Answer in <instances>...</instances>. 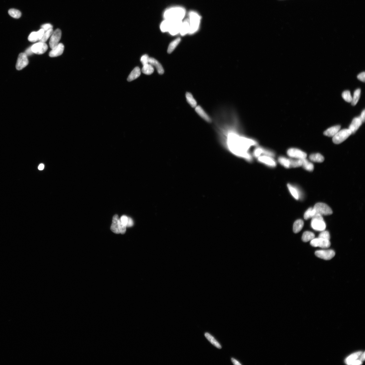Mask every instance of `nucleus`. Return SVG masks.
I'll return each instance as SVG.
<instances>
[{
    "mask_svg": "<svg viewBox=\"0 0 365 365\" xmlns=\"http://www.w3.org/2000/svg\"><path fill=\"white\" fill-rule=\"evenodd\" d=\"M240 132V130H235L228 134V148L235 155L251 162L253 157L250 152V149L251 147L258 146V143L254 139L244 136Z\"/></svg>",
    "mask_w": 365,
    "mask_h": 365,
    "instance_id": "f257e3e1",
    "label": "nucleus"
},
{
    "mask_svg": "<svg viewBox=\"0 0 365 365\" xmlns=\"http://www.w3.org/2000/svg\"><path fill=\"white\" fill-rule=\"evenodd\" d=\"M185 9L181 6H174L168 9L164 12L165 19L173 21H182L186 14Z\"/></svg>",
    "mask_w": 365,
    "mask_h": 365,
    "instance_id": "f03ea898",
    "label": "nucleus"
},
{
    "mask_svg": "<svg viewBox=\"0 0 365 365\" xmlns=\"http://www.w3.org/2000/svg\"><path fill=\"white\" fill-rule=\"evenodd\" d=\"M190 25V34L195 33L198 31L201 23V17L197 12L192 11L190 12L188 19Z\"/></svg>",
    "mask_w": 365,
    "mask_h": 365,
    "instance_id": "7ed1b4c3",
    "label": "nucleus"
},
{
    "mask_svg": "<svg viewBox=\"0 0 365 365\" xmlns=\"http://www.w3.org/2000/svg\"><path fill=\"white\" fill-rule=\"evenodd\" d=\"M365 352L363 353L361 351L357 352L347 357L345 359V362L348 365H361L365 360Z\"/></svg>",
    "mask_w": 365,
    "mask_h": 365,
    "instance_id": "20e7f679",
    "label": "nucleus"
},
{
    "mask_svg": "<svg viewBox=\"0 0 365 365\" xmlns=\"http://www.w3.org/2000/svg\"><path fill=\"white\" fill-rule=\"evenodd\" d=\"M312 218L311 226L313 229L319 231L325 230L326 224L322 215L315 214Z\"/></svg>",
    "mask_w": 365,
    "mask_h": 365,
    "instance_id": "39448f33",
    "label": "nucleus"
},
{
    "mask_svg": "<svg viewBox=\"0 0 365 365\" xmlns=\"http://www.w3.org/2000/svg\"><path fill=\"white\" fill-rule=\"evenodd\" d=\"M351 134V132L349 129H342L341 131H339L337 134L333 137V141L335 144H340L347 140Z\"/></svg>",
    "mask_w": 365,
    "mask_h": 365,
    "instance_id": "423d86ee",
    "label": "nucleus"
},
{
    "mask_svg": "<svg viewBox=\"0 0 365 365\" xmlns=\"http://www.w3.org/2000/svg\"><path fill=\"white\" fill-rule=\"evenodd\" d=\"M313 208L315 211L316 214H318L322 215H330L333 213L331 208L328 205L324 203H316Z\"/></svg>",
    "mask_w": 365,
    "mask_h": 365,
    "instance_id": "0eeeda50",
    "label": "nucleus"
},
{
    "mask_svg": "<svg viewBox=\"0 0 365 365\" xmlns=\"http://www.w3.org/2000/svg\"><path fill=\"white\" fill-rule=\"evenodd\" d=\"M253 156L256 158L259 156L265 155L274 157L275 156V153L272 150L263 147L257 146L255 148L253 153Z\"/></svg>",
    "mask_w": 365,
    "mask_h": 365,
    "instance_id": "6e6552de",
    "label": "nucleus"
},
{
    "mask_svg": "<svg viewBox=\"0 0 365 365\" xmlns=\"http://www.w3.org/2000/svg\"><path fill=\"white\" fill-rule=\"evenodd\" d=\"M287 155L289 157L296 159H301L306 158L307 154L298 148H290L287 151Z\"/></svg>",
    "mask_w": 365,
    "mask_h": 365,
    "instance_id": "1a4fd4ad",
    "label": "nucleus"
},
{
    "mask_svg": "<svg viewBox=\"0 0 365 365\" xmlns=\"http://www.w3.org/2000/svg\"><path fill=\"white\" fill-rule=\"evenodd\" d=\"M274 157L265 155H261L257 158L258 162L262 163L268 167L274 168L277 166L276 161Z\"/></svg>",
    "mask_w": 365,
    "mask_h": 365,
    "instance_id": "9d476101",
    "label": "nucleus"
},
{
    "mask_svg": "<svg viewBox=\"0 0 365 365\" xmlns=\"http://www.w3.org/2000/svg\"><path fill=\"white\" fill-rule=\"evenodd\" d=\"M311 244L315 247H319L323 248H327L330 247V240L319 238H315L311 241Z\"/></svg>",
    "mask_w": 365,
    "mask_h": 365,
    "instance_id": "9b49d317",
    "label": "nucleus"
},
{
    "mask_svg": "<svg viewBox=\"0 0 365 365\" xmlns=\"http://www.w3.org/2000/svg\"><path fill=\"white\" fill-rule=\"evenodd\" d=\"M316 256L325 260H330L335 255V251L332 250H321L316 251L315 253Z\"/></svg>",
    "mask_w": 365,
    "mask_h": 365,
    "instance_id": "f8f14e48",
    "label": "nucleus"
},
{
    "mask_svg": "<svg viewBox=\"0 0 365 365\" xmlns=\"http://www.w3.org/2000/svg\"><path fill=\"white\" fill-rule=\"evenodd\" d=\"M62 35V32L59 29L55 31L51 35L50 41V46L51 49L55 47L59 44Z\"/></svg>",
    "mask_w": 365,
    "mask_h": 365,
    "instance_id": "ddd939ff",
    "label": "nucleus"
},
{
    "mask_svg": "<svg viewBox=\"0 0 365 365\" xmlns=\"http://www.w3.org/2000/svg\"><path fill=\"white\" fill-rule=\"evenodd\" d=\"M28 63V61L26 54L24 53H20L19 55L16 68L19 70H22L27 66Z\"/></svg>",
    "mask_w": 365,
    "mask_h": 365,
    "instance_id": "4468645a",
    "label": "nucleus"
},
{
    "mask_svg": "<svg viewBox=\"0 0 365 365\" xmlns=\"http://www.w3.org/2000/svg\"><path fill=\"white\" fill-rule=\"evenodd\" d=\"M48 48L47 45L46 43L40 42L34 44L31 47V49L33 53L41 54L46 52L48 49Z\"/></svg>",
    "mask_w": 365,
    "mask_h": 365,
    "instance_id": "2eb2a0df",
    "label": "nucleus"
},
{
    "mask_svg": "<svg viewBox=\"0 0 365 365\" xmlns=\"http://www.w3.org/2000/svg\"><path fill=\"white\" fill-rule=\"evenodd\" d=\"M64 49V45L61 43H59L52 49L49 53V56L51 57L59 56L63 54Z\"/></svg>",
    "mask_w": 365,
    "mask_h": 365,
    "instance_id": "dca6fc26",
    "label": "nucleus"
},
{
    "mask_svg": "<svg viewBox=\"0 0 365 365\" xmlns=\"http://www.w3.org/2000/svg\"><path fill=\"white\" fill-rule=\"evenodd\" d=\"M45 31L42 28L37 32H33L29 35L28 40L31 42H35L40 40L43 37Z\"/></svg>",
    "mask_w": 365,
    "mask_h": 365,
    "instance_id": "f3484780",
    "label": "nucleus"
},
{
    "mask_svg": "<svg viewBox=\"0 0 365 365\" xmlns=\"http://www.w3.org/2000/svg\"><path fill=\"white\" fill-rule=\"evenodd\" d=\"M362 123L359 117L354 118L348 128L351 131L352 134L355 133Z\"/></svg>",
    "mask_w": 365,
    "mask_h": 365,
    "instance_id": "a211bd4d",
    "label": "nucleus"
},
{
    "mask_svg": "<svg viewBox=\"0 0 365 365\" xmlns=\"http://www.w3.org/2000/svg\"><path fill=\"white\" fill-rule=\"evenodd\" d=\"M182 23V21H174L169 31V34L174 35L180 33Z\"/></svg>",
    "mask_w": 365,
    "mask_h": 365,
    "instance_id": "6ab92c4d",
    "label": "nucleus"
},
{
    "mask_svg": "<svg viewBox=\"0 0 365 365\" xmlns=\"http://www.w3.org/2000/svg\"><path fill=\"white\" fill-rule=\"evenodd\" d=\"M195 110L197 114L204 120L209 123L212 122L211 119L205 111L199 106H196Z\"/></svg>",
    "mask_w": 365,
    "mask_h": 365,
    "instance_id": "aec40b11",
    "label": "nucleus"
},
{
    "mask_svg": "<svg viewBox=\"0 0 365 365\" xmlns=\"http://www.w3.org/2000/svg\"><path fill=\"white\" fill-rule=\"evenodd\" d=\"M341 128L340 125L334 126L327 129L324 132V134L329 137H333L340 131Z\"/></svg>",
    "mask_w": 365,
    "mask_h": 365,
    "instance_id": "412c9836",
    "label": "nucleus"
},
{
    "mask_svg": "<svg viewBox=\"0 0 365 365\" xmlns=\"http://www.w3.org/2000/svg\"><path fill=\"white\" fill-rule=\"evenodd\" d=\"M149 63L151 65L155 67L158 73L162 75L164 73V69L161 64L154 58H150Z\"/></svg>",
    "mask_w": 365,
    "mask_h": 365,
    "instance_id": "4be33fe9",
    "label": "nucleus"
},
{
    "mask_svg": "<svg viewBox=\"0 0 365 365\" xmlns=\"http://www.w3.org/2000/svg\"><path fill=\"white\" fill-rule=\"evenodd\" d=\"M190 31V25L188 19H186L183 22L181 27L180 33L181 35L184 36L186 34L189 33Z\"/></svg>",
    "mask_w": 365,
    "mask_h": 365,
    "instance_id": "5701e85b",
    "label": "nucleus"
},
{
    "mask_svg": "<svg viewBox=\"0 0 365 365\" xmlns=\"http://www.w3.org/2000/svg\"><path fill=\"white\" fill-rule=\"evenodd\" d=\"M174 21L168 19H165L160 25V29L163 32H169L170 29Z\"/></svg>",
    "mask_w": 365,
    "mask_h": 365,
    "instance_id": "b1692460",
    "label": "nucleus"
},
{
    "mask_svg": "<svg viewBox=\"0 0 365 365\" xmlns=\"http://www.w3.org/2000/svg\"><path fill=\"white\" fill-rule=\"evenodd\" d=\"M141 73V70L140 68L135 67L129 75L127 79L128 81L131 82L132 80L136 79L140 76Z\"/></svg>",
    "mask_w": 365,
    "mask_h": 365,
    "instance_id": "393cba45",
    "label": "nucleus"
},
{
    "mask_svg": "<svg viewBox=\"0 0 365 365\" xmlns=\"http://www.w3.org/2000/svg\"><path fill=\"white\" fill-rule=\"evenodd\" d=\"M118 215L117 214L114 215L113 218L112 224L111 227V231L114 233L117 234L120 233L118 228Z\"/></svg>",
    "mask_w": 365,
    "mask_h": 365,
    "instance_id": "a878e982",
    "label": "nucleus"
},
{
    "mask_svg": "<svg viewBox=\"0 0 365 365\" xmlns=\"http://www.w3.org/2000/svg\"><path fill=\"white\" fill-rule=\"evenodd\" d=\"M304 225V222L301 219L296 221L293 225V230L295 233H298L301 231Z\"/></svg>",
    "mask_w": 365,
    "mask_h": 365,
    "instance_id": "bb28decb",
    "label": "nucleus"
},
{
    "mask_svg": "<svg viewBox=\"0 0 365 365\" xmlns=\"http://www.w3.org/2000/svg\"><path fill=\"white\" fill-rule=\"evenodd\" d=\"M301 160L302 163L301 166L306 170L309 171V172H312L314 169L313 164L311 162H309L306 158L301 159Z\"/></svg>",
    "mask_w": 365,
    "mask_h": 365,
    "instance_id": "cd10ccee",
    "label": "nucleus"
},
{
    "mask_svg": "<svg viewBox=\"0 0 365 365\" xmlns=\"http://www.w3.org/2000/svg\"><path fill=\"white\" fill-rule=\"evenodd\" d=\"M278 160L279 163L284 167L287 169L290 168V159L286 157L281 156L278 157Z\"/></svg>",
    "mask_w": 365,
    "mask_h": 365,
    "instance_id": "c85d7f7f",
    "label": "nucleus"
},
{
    "mask_svg": "<svg viewBox=\"0 0 365 365\" xmlns=\"http://www.w3.org/2000/svg\"><path fill=\"white\" fill-rule=\"evenodd\" d=\"M309 159L313 162L318 163H321L324 161L325 159L323 156L320 154L316 153L310 155Z\"/></svg>",
    "mask_w": 365,
    "mask_h": 365,
    "instance_id": "c756f323",
    "label": "nucleus"
},
{
    "mask_svg": "<svg viewBox=\"0 0 365 365\" xmlns=\"http://www.w3.org/2000/svg\"><path fill=\"white\" fill-rule=\"evenodd\" d=\"M289 191L292 196L296 200H299L300 198L299 192L298 189L295 186L288 184L287 185Z\"/></svg>",
    "mask_w": 365,
    "mask_h": 365,
    "instance_id": "7c9ffc66",
    "label": "nucleus"
},
{
    "mask_svg": "<svg viewBox=\"0 0 365 365\" xmlns=\"http://www.w3.org/2000/svg\"><path fill=\"white\" fill-rule=\"evenodd\" d=\"M205 336L208 340L211 343L214 345L215 347L219 349L222 348V347L220 344L211 334H210L208 333H206L205 334Z\"/></svg>",
    "mask_w": 365,
    "mask_h": 365,
    "instance_id": "2f4dec72",
    "label": "nucleus"
},
{
    "mask_svg": "<svg viewBox=\"0 0 365 365\" xmlns=\"http://www.w3.org/2000/svg\"><path fill=\"white\" fill-rule=\"evenodd\" d=\"M315 236L313 233L310 231H306L304 233L302 237V240L304 242L311 241L315 238Z\"/></svg>",
    "mask_w": 365,
    "mask_h": 365,
    "instance_id": "473e14b6",
    "label": "nucleus"
},
{
    "mask_svg": "<svg viewBox=\"0 0 365 365\" xmlns=\"http://www.w3.org/2000/svg\"><path fill=\"white\" fill-rule=\"evenodd\" d=\"M361 95V89H358L354 91L353 97L352 99L351 104L353 106L356 105L360 98Z\"/></svg>",
    "mask_w": 365,
    "mask_h": 365,
    "instance_id": "72a5a7b5",
    "label": "nucleus"
},
{
    "mask_svg": "<svg viewBox=\"0 0 365 365\" xmlns=\"http://www.w3.org/2000/svg\"><path fill=\"white\" fill-rule=\"evenodd\" d=\"M142 72L147 75H150L154 72L153 66L150 64H148L143 66Z\"/></svg>",
    "mask_w": 365,
    "mask_h": 365,
    "instance_id": "f704fd0d",
    "label": "nucleus"
},
{
    "mask_svg": "<svg viewBox=\"0 0 365 365\" xmlns=\"http://www.w3.org/2000/svg\"><path fill=\"white\" fill-rule=\"evenodd\" d=\"M181 41V39L178 38L172 41V43H171L169 45L168 48V53L169 54L172 53L174 50L175 49L177 45L180 43Z\"/></svg>",
    "mask_w": 365,
    "mask_h": 365,
    "instance_id": "c9c22d12",
    "label": "nucleus"
},
{
    "mask_svg": "<svg viewBox=\"0 0 365 365\" xmlns=\"http://www.w3.org/2000/svg\"><path fill=\"white\" fill-rule=\"evenodd\" d=\"M186 97L187 102L192 108H196L197 106V102L196 100L193 98L191 93L187 92L186 93Z\"/></svg>",
    "mask_w": 365,
    "mask_h": 365,
    "instance_id": "e433bc0d",
    "label": "nucleus"
},
{
    "mask_svg": "<svg viewBox=\"0 0 365 365\" xmlns=\"http://www.w3.org/2000/svg\"><path fill=\"white\" fill-rule=\"evenodd\" d=\"M8 13L12 17L16 19L20 18L21 16V12L20 11L14 9H9Z\"/></svg>",
    "mask_w": 365,
    "mask_h": 365,
    "instance_id": "4c0bfd02",
    "label": "nucleus"
},
{
    "mask_svg": "<svg viewBox=\"0 0 365 365\" xmlns=\"http://www.w3.org/2000/svg\"><path fill=\"white\" fill-rule=\"evenodd\" d=\"M316 214L314 208H309L305 213L304 218L306 220H307L310 218H312Z\"/></svg>",
    "mask_w": 365,
    "mask_h": 365,
    "instance_id": "58836bf2",
    "label": "nucleus"
},
{
    "mask_svg": "<svg viewBox=\"0 0 365 365\" xmlns=\"http://www.w3.org/2000/svg\"><path fill=\"white\" fill-rule=\"evenodd\" d=\"M53 33V28L50 29V30L45 32L43 37H42L40 40V42H42V43H46Z\"/></svg>",
    "mask_w": 365,
    "mask_h": 365,
    "instance_id": "ea45409f",
    "label": "nucleus"
},
{
    "mask_svg": "<svg viewBox=\"0 0 365 365\" xmlns=\"http://www.w3.org/2000/svg\"><path fill=\"white\" fill-rule=\"evenodd\" d=\"M290 168H296L302 166V161L300 159H290Z\"/></svg>",
    "mask_w": 365,
    "mask_h": 365,
    "instance_id": "a19ab883",
    "label": "nucleus"
},
{
    "mask_svg": "<svg viewBox=\"0 0 365 365\" xmlns=\"http://www.w3.org/2000/svg\"><path fill=\"white\" fill-rule=\"evenodd\" d=\"M342 96L345 101L348 102H351L352 97L351 96L350 92L348 90L345 91L342 93Z\"/></svg>",
    "mask_w": 365,
    "mask_h": 365,
    "instance_id": "79ce46f5",
    "label": "nucleus"
},
{
    "mask_svg": "<svg viewBox=\"0 0 365 365\" xmlns=\"http://www.w3.org/2000/svg\"><path fill=\"white\" fill-rule=\"evenodd\" d=\"M318 238L330 240V237L329 233L328 231H323L319 234Z\"/></svg>",
    "mask_w": 365,
    "mask_h": 365,
    "instance_id": "37998d69",
    "label": "nucleus"
},
{
    "mask_svg": "<svg viewBox=\"0 0 365 365\" xmlns=\"http://www.w3.org/2000/svg\"><path fill=\"white\" fill-rule=\"evenodd\" d=\"M118 230L120 233L122 234H124L125 233L126 230V227L123 225L121 222L120 218L119 219L118 221Z\"/></svg>",
    "mask_w": 365,
    "mask_h": 365,
    "instance_id": "c03bdc74",
    "label": "nucleus"
},
{
    "mask_svg": "<svg viewBox=\"0 0 365 365\" xmlns=\"http://www.w3.org/2000/svg\"><path fill=\"white\" fill-rule=\"evenodd\" d=\"M150 58L147 54L144 55L141 58V62L143 65L149 64Z\"/></svg>",
    "mask_w": 365,
    "mask_h": 365,
    "instance_id": "a18cd8bd",
    "label": "nucleus"
},
{
    "mask_svg": "<svg viewBox=\"0 0 365 365\" xmlns=\"http://www.w3.org/2000/svg\"><path fill=\"white\" fill-rule=\"evenodd\" d=\"M121 221L122 224L127 227L128 222V217L126 215H123L121 218Z\"/></svg>",
    "mask_w": 365,
    "mask_h": 365,
    "instance_id": "49530a36",
    "label": "nucleus"
},
{
    "mask_svg": "<svg viewBox=\"0 0 365 365\" xmlns=\"http://www.w3.org/2000/svg\"><path fill=\"white\" fill-rule=\"evenodd\" d=\"M41 27L43 29L45 32L50 30V29L52 28L53 26L50 24H48L42 25Z\"/></svg>",
    "mask_w": 365,
    "mask_h": 365,
    "instance_id": "de8ad7c7",
    "label": "nucleus"
},
{
    "mask_svg": "<svg viewBox=\"0 0 365 365\" xmlns=\"http://www.w3.org/2000/svg\"><path fill=\"white\" fill-rule=\"evenodd\" d=\"M365 73L363 72L359 74L357 76V78L361 82H365Z\"/></svg>",
    "mask_w": 365,
    "mask_h": 365,
    "instance_id": "09e8293b",
    "label": "nucleus"
},
{
    "mask_svg": "<svg viewBox=\"0 0 365 365\" xmlns=\"http://www.w3.org/2000/svg\"><path fill=\"white\" fill-rule=\"evenodd\" d=\"M134 225V222L132 219L130 217H128V222L127 227H132Z\"/></svg>",
    "mask_w": 365,
    "mask_h": 365,
    "instance_id": "8fccbe9b",
    "label": "nucleus"
},
{
    "mask_svg": "<svg viewBox=\"0 0 365 365\" xmlns=\"http://www.w3.org/2000/svg\"><path fill=\"white\" fill-rule=\"evenodd\" d=\"M359 117L360 118L362 122L363 123L364 122H365V110L364 109L362 111V112L361 115L360 116V117Z\"/></svg>",
    "mask_w": 365,
    "mask_h": 365,
    "instance_id": "3c124183",
    "label": "nucleus"
},
{
    "mask_svg": "<svg viewBox=\"0 0 365 365\" xmlns=\"http://www.w3.org/2000/svg\"><path fill=\"white\" fill-rule=\"evenodd\" d=\"M33 52H32V50L31 49V47L30 48H28V49L26 51L25 53V54H26L27 56V55L30 56V55L32 54H33Z\"/></svg>",
    "mask_w": 365,
    "mask_h": 365,
    "instance_id": "603ef678",
    "label": "nucleus"
},
{
    "mask_svg": "<svg viewBox=\"0 0 365 365\" xmlns=\"http://www.w3.org/2000/svg\"><path fill=\"white\" fill-rule=\"evenodd\" d=\"M231 361L233 363L234 365H241V363L239 362L237 360L233 358H231Z\"/></svg>",
    "mask_w": 365,
    "mask_h": 365,
    "instance_id": "864d4df0",
    "label": "nucleus"
},
{
    "mask_svg": "<svg viewBox=\"0 0 365 365\" xmlns=\"http://www.w3.org/2000/svg\"><path fill=\"white\" fill-rule=\"evenodd\" d=\"M44 165L43 164H40L39 166H38V169L40 170H42L44 169Z\"/></svg>",
    "mask_w": 365,
    "mask_h": 365,
    "instance_id": "5fc2aeb1",
    "label": "nucleus"
}]
</instances>
